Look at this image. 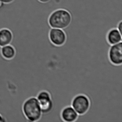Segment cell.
Returning a JSON list of instances; mask_svg holds the SVG:
<instances>
[{"label":"cell","mask_w":122,"mask_h":122,"mask_svg":"<svg viewBox=\"0 0 122 122\" xmlns=\"http://www.w3.org/2000/svg\"><path fill=\"white\" fill-rule=\"evenodd\" d=\"M23 110L25 115L30 121H38L41 118L42 111L36 98H30L26 101L23 105Z\"/></svg>","instance_id":"cell-2"},{"label":"cell","mask_w":122,"mask_h":122,"mask_svg":"<svg viewBox=\"0 0 122 122\" xmlns=\"http://www.w3.org/2000/svg\"><path fill=\"white\" fill-rule=\"evenodd\" d=\"M61 115L64 122H75L78 114L72 106H69L62 110Z\"/></svg>","instance_id":"cell-7"},{"label":"cell","mask_w":122,"mask_h":122,"mask_svg":"<svg viewBox=\"0 0 122 122\" xmlns=\"http://www.w3.org/2000/svg\"><path fill=\"white\" fill-rule=\"evenodd\" d=\"M40 2L42 3H47L50 2L51 0H38Z\"/></svg>","instance_id":"cell-14"},{"label":"cell","mask_w":122,"mask_h":122,"mask_svg":"<svg viewBox=\"0 0 122 122\" xmlns=\"http://www.w3.org/2000/svg\"><path fill=\"white\" fill-rule=\"evenodd\" d=\"M90 105L88 98L84 95H80L74 98L71 106L78 115H82L87 111Z\"/></svg>","instance_id":"cell-4"},{"label":"cell","mask_w":122,"mask_h":122,"mask_svg":"<svg viewBox=\"0 0 122 122\" xmlns=\"http://www.w3.org/2000/svg\"><path fill=\"white\" fill-rule=\"evenodd\" d=\"M5 122V120L0 115V122Z\"/></svg>","instance_id":"cell-13"},{"label":"cell","mask_w":122,"mask_h":122,"mask_svg":"<svg viewBox=\"0 0 122 122\" xmlns=\"http://www.w3.org/2000/svg\"><path fill=\"white\" fill-rule=\"evenodd\" d=\"M117 28L120 32L122 34V21L120 22L118 24Z\"/></svg>","instance_id":"cell-11"},{"label":"cell","mask_w":122,"mask_h":122,"mask_svg":"<svg viewBox=\"0 0 122 122\" xmlns=\"http://www.w3.org/2000/svg\"><path fill=\"white\" fill-rule=\"evenodd\" d=\"M40 103L42 115H46L53 108V102L50 93L45 91H41L37 97Z\"/></svg>","instance_id":"cell-3"},{"label":"cell","mask_w":122,"mask_h":122,"mask_svg":"<svg viewBox=\"0 0 122 122\" xmlns=\"http://www.w3.org/2000/svg\"><path fill=\"white\" fill-rule=\"evenodd\" d=\"M108 55L110 61L113 64L115 65L122 64V42L111 45Z\"/></svg>","instance_id":"cell-5"},{"label":"cell","mask_w":122,"mask_h":122,"mask_svg":"<svg viewBox=\"0 0 122 122\" xmlns=\"http://www.w3.org/2000/svg\"><path fill=\"white\" fill-rule=\"evenodd\" d=\"M108 42L110 45H115L122 42V34L120 32L117 28L110 30L107 35Z\"/></svg>","instance_id":"cell-8"},{"label":"cell","mask_w":122,"mask_h":122,"mask_svg":"<svg viewBox=\"0 0 122 122\" xmlns=\"http://www.w3.org/2000/svg\"></svg>","instance_id":"cell-16"},{"label":"cell","mask_w":122,"mask_h":122,"mask_svg":"<svg viewBox=\"0 0 122 122\" xmlns=\"http://www.w3.org/2000/svg\"><path fill=\"white\" fill-rule=\"evenodd\" d=\"M72 17L69 12L64 9H58L53 12L49 17L48 23L52 28L64 29L71 23Z\"/></svg>","instance_id":"cell-1"},{"label":"cell","mask_w":122,"mask_h":122,"mask_svg":"<svg viewBox=\"0 0 122 122\" xmlns=\"http://www.w3.org/2000/svg\"><path fill=\"white\" fill-rule=\"evenodd\" d=\"M49 38L51 42L57 46L62 45L65 42L66 36L63 30L52 28L49 33Z\"/></svg>","instance_id":"cell-6"},{"label":"cell","mask_w":122,"mask_h":122,"mask_svg":"<svg viewBox=\"0 0 122 122\" xmlns=\"http://www.w3.org/2000/svg\"><path fill=\"white\" fill-rule=\"evenodd\" d=\"M4 3H9L12 2L14 0H1Z\"/></svg>","instance_id":"cell-12"},{"label":"cell","mask_w":122,"mask_h":122,"mask_svg":"<svg viewBox=\"0 0 122 122\" xmlns=\"http://www.w3.org/2000/svg\"><path fill=\"white\" fill-rule=\"evenodd\" d=\"M4 4V3L2 2L1 0H0V8H1L2 7Z\"/></svg>","instance_id":"cell-15"},{"label":"cell","mask_w":122,"mask_h":122,"mask_svg":"<svg viewBox=\"0 0 122 122\" xmlns=\"http://www.w3.org/2000/svg\"><path fill=\"white\" fill-rule=\"evenodd\" d=\"M12 39V34L10 30L5 28L0 30V47L10 45Z\"/></svg>","instance_id":"cell-9"},{"label":"cell","mask_w":122,"mask_h":122,"mask_svg":"<svg viewBox=\"0 0 122 122\" xmlns=\"http://www.w3.org/2000/svg\"><path fill=\"white\" fill-rule=\"evenodd\" d=\"M1 52L4 57L6 59H11L15 56V51L14 47L10 45L3 47L1 49Z\"/></svg>","instance_id":"cell-10"}]
</instances>
